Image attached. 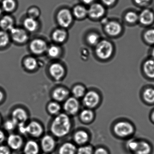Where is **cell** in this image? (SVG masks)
Here are the masks:
<instances>
[{
	"label": "cell",
	"mask_w": 154,
	"mask_h": 154,
	"mask_svg": "<svg viewBox=\"0 0 154 154\" xmlns=\"http://www.w3.org/2000/svg\"><path fill=\"white\" fill-rule=\"evenodd\" d=\"M71 128L70 118L66 114L61 113L57 116L52 122L51 131L56 137H62L69 133Z\"/></svg>",
	"instance_id": "6da1fadb"
},
{
	"label": "cell",
	"mask_w": 154,
	"mask_h": 154,
	"mask_svg": "<svg viewBox=\"0 0 154 154\" xmlns=\"http://www.w3.org/2000/svg\"><path fill=\"white\" fill-rule=\"evenodd\" d=\"M113 51L112 44L105 39L100 40L96 45L95 53L98 57L101 59H108L111 57Z\"/></svg>",
	"instance_id": "7a4b0ae2"
},
{
	"label": "cell",
	"mask_w": 154,
	"mask_h": 154,
	"mask_svg": "<svg viewBox=\"0 0 154 154\" xmlns=\"http://www.w3.org/2000/svg\"><path fill=\"white\" fill-rule=\"evenodd\" d=\"M133 126L128 122H121L115 124L114 127L115 133L119 137H126L133 133Z\"/></svg>",
	"instance_id": "3957f363"
},
{
	"label": "cell",
	"mask_w": 154,
	"mask_h": 154,
	"mask_svg": "<svg viewBox=\"0 0 154 154\" xmlns=\"http://www.w3.org/2000/svg\"><path fill=\"white\" fill-rule=\"evenodd\" d=\"M57 20L59 25L63 28L69 27L72 21V16L68 10L63 9L58 12Z\"/></svg>",
	"instance_id": "277c9868"
},
{
	"label": "cell",
	"mask_w": 154,
	"mask_h": 154,
	"mask_svg": "<svg viewBox=\"0 0 154 154\" xmlns=\"http://www.w3.org/2000/svg\"><path fill=\"white\" fill-rule=\"evenodd\" d=\"M104 26L105 32L111 36H118L122 30L121 25L117 21H109Z\"/></svg>",
	"instance_id": "5b68a950"
},
{
	"label": "cell",
	"mask_w": 154,
	"mask_h": 154,
	"mask_svg": "<svg viewBox=\"0 0 154 154\" xmlns=\"http://www.w3.org/2000/svg\"><path fill=\"white\" fill-rule=\"evenodd\" d=\"M100 101L99 94L94 91H90L85 95L83 102L85 105L89 108L95 107Z\"/></svg>",
	"instance_id": "8992f818"
},
{
	"label": "cell",
	"mask_w": 154,
	"mask_h": 154,
	"mask_svg": "<svg viewBox=\"0 0 154 154\" xmlns=\"http://www.w3.org/2000/svg\"><path fill=\"white\" fill-rule=\"evenodd\" d=\"M105 8L102 4L96 3L92 4L88 10V14L92 18L102 17L105 13Z\"/></svg>",
	"instance_id": "52a82bcc"
},
{
	"label": "cell",
	"mask_w": 154,
	"mask_h": 154,
	"mask_svg": "<svg viewBox=\"0 0 154 154\" xmlns=\"http://www.w3.org/2000/svg\"><path fill=\"white\" fill-rule=\"evenodd\" d=\"M79 109V103L74 97L68 98L64 104V109L67 113L71 115L75 114Z\"/></svg>",
	"instance_id": "ba28073f"
},
{
	"label": "cell",
	"mask_w": 154,
	"mask_h": 154,
	"mask_svg": "<svg viewBox=\"0 0 154 154\" xmlns=\"http://www.w3.org/2000/svg\"><path fill=\"white\" fill-rule=\"evenodd\" d=\"M139 21L144 26H149L154 21V13L150 10H143L139 15Z\"/></svg>",
	"instance_id": "9c48e42d"
},
{
	"label": "cell",
	"mask_w": 154,
	"mask_h": 154,
	"mask_svg": "<svg viewBox=\"0 0 154 154\" xmlns=\"http://www.w3.org/2000/svg\"><path fill=\"white\" fill-rule=\"evenodd\" d=\"M30 48L31 51L36 54L44 53L47 49L46 43L43 40L35 39L30 43Z\"/></svg>",
	"instance_id": "30bf717a"
},
{
	"label": "cell",
	"mask_w": 154,
	"mask_h": 154,
	"mask_svg": "<svg viewBox=\"0 0 154 154\" xmlns=\"http://www.w3.org/2000/svg\"><path fill=\"white\" fill-rule=\"evenodd\" d=\"M12 120L17 125L25 124L28 119V115L25 110L21 108L15 109L12 113Z\"/></svg>",
	"instance_id": "8fae6325"
},
{
	"label": "cell",
	"mask_w": 154,
	"mask_h": 154,
	"mask_svg": "<svg viewBox=\"0 0 154 154\" xmlns=\"http://www.w3.org/2000/svg\"><path fill=\"white\" fill-rule=\"evenodd\" d=\"M11 37L15 42L18 43H24L28 39V35L25 30L13 27L10 30Z\"/></svg>",
	"instance_id": "7c38bea8"
},
{
	"label": "cell",
	"mask_w": 154,
	"mask_h": 154,
	"mask_svg": "<svg viewBox=\"0 0 154 154\" xmlns=\"http://www.w3.org/2000/svg\"><path fill=\"white\" fill-rule=\"evenodd\" d=\"M26 133L33 137H37L41 136L43 133V128L41 125L36 122L33 121L26 126Z\"/></svg>",
	"instance_id": "4fadbf2b"
},
{
	"label": "cell",
	"mask_w": 154,
	"mask_h": 154,
	"mask_svg": "<svg viewBox=\"0 0 154 154\" xmlns=\"http://www.w3.org/2000/svg\"><path fill=\"white\" fill-rule=\"evenodd\" d=\"M49 72L54 79L59 80L64 75V68L62 65L55 63L51 65L49 67Z\"/></svg>",
	"instance_id": "5bb4252c"
},
{
	"label": "cell",
	"mask_w": 154,
	"mask_h": 154,
	"mask_svg": "<svg viewBox=\"0 0 154 154\" xmlns=\"http://www.w3.org/2000/svg\"><path fill=\"white\" fill-rule=\"evenodd\" d=\"M55 141L51 136L46 135L41 140V147L45 153H49L53 151L55 146Z\"/></svg>",
	"instance_id": "9a60e30c"
},
{
	"label": "cell",
	"mask_w": 154,
	"mask_h": 154,
	"mask_svg": "<svg viewBox=\"0 0 154 154\" xmlns=\"http://www.w3.org/2000/svg\"><path fill=\"white\" fill-rule=\"evenodd\" d=\"M8 144L10 148L17 150L22 146L23 139L19 135L11 134L8 137Z\"/></svg>",
	"instance_id": "2e32d148"
},
{
	"label": "cell",
	"mask_w": 154,
	"mask_h": 154,
	"mask_svg": "<svg viewBox=\"0 0 154 154\" xmlns=\"http://www.w3.org/2000/svg\"><path fill=\"white\" fill-rule=\"evenodd\" d=\"M69 95V92L63 87H58L54 90L52 94L53 99L57 101L61 102L65 100Z\"/></svg>",
	"instance_id": "e0dca14e"
},
{
	"label": "cell",
	"mask_w": 154,
	"mask_h": 154,
	"mask_svg": "<svg viewBox=\"0 0 154 154\" xmlns=\"http://www.w3.org/2000/svg\"><path fill=\"white\" fill-rule=\"evenodd\" d=\"M151 148L150 145L146 141H138L137 146L134 151L135 154H150Z\"/></svg>",
	"instance_id": "ac0fdd59"
},
{
	"label": "cell",
	"mask_w": 154,
	"mask_h": 154,
	"mask_svg": "<svg viewBox=\"0 0 154 154\" xmlns=\"http://www.w3.org/2000/svg\"><path fill=\"white\" fill-rule=\"evenodd\" d=\"M25 154H38L39 147L37 142L34 140H29L24 147Z\"/></svg>",
	"instance_id": "d6986e66"
},
{
	"label": "cell",
	"mask_w": 154,
	"mask_h": 154,
	"mask_svg": "<svg viewBox=\"0 0 154 154\" xmlns=\"http://www.w3.org/2000/svg\"><path fill=\"white\" fill-rule=\"evenodd\" d=\"M76 147L70 142L64 143L59 148V154H75L76 153Z\"/></svg>",
	"instance_id": "ffe728a7"
},
{
	"label": "cell",
	"mask_w": 154,
	"mask_h": 154,
	"mask_svg": "<svg viewBox=\"0 0 154 154\" xmlns=\"http://www.w3.org/2000/svg\"><path fill=\"white\" fill-rule=\"evenodd\" d=\"M74 139L77 144L83 145L88 141L89 136L84 131L80 130L75 132Z\"/></svg>",
	"instance_id": "44dd1931"
},
{
	"label": "cell",
	"mask_w": 154,
	"mask_h": 154,
	"mask_svg": "<svg viewBox=\"0 0 154 154\" xmlns=\"http://www.w3.org/2000/svg\"><path fill=\"white\" fill-rule=\"evenodd\" d=\"M143 69L148 77L154 78V60L149 59L144 63Z\"/></svg>",
	"instance_id": "7402d4cb"
},
{
	"label": "cell",
	"mask_w": 154,
	"mask_h": 154,
	"mask_svg": "<svg viewBox=\"0 0 154 154\" xmlns=\"http://www.w3.org/2000/svg\"><path fill=\"white\" fill-rule=\"evenodd\" d=\"M13 20L8 16H4L0 20V27L4 30H10L13 28Z\"/></svg>",
	"instance_id": "603a6c76"
},
{
	"label": "cell",
	"mask_w": 154,
	"mask_h": 154,
	"mask_svg": "<svg viewBox=\"0 0 154 154\" xmlns=\"http://www.w3.org/2000/svg\"><path fill=\"white\" fill-rule=\"evenodd\" d=\"M24 25L27 30L33 32L37 28L38 24L35 19L29 17L24 20Z\"/></svg>",
	"instance_id": "cb8c5ba5"
},
{
	"label": "cell",
	"mask_w": 154,
	"mask_h": 154,
	"mask_svg": "<svg viewBox=\"0 0 154 154\" xmlns=\"http://www.w3.org/2000/svg\"><path fill=\"white\" fill-rule=\"evenodd\" d=\"M53 38L57 43H63L66 38V33L62 29H57L53 34Z\"/></svg>",
	"instance_id": "d4e9b609"
},
{
	"label": "cell",
	"mask_w": 154,
	"mask_h": 154,
	"mask_svg": "<svg viewBox=\"0 0 154 154\" xmlns=\"http://www.w3.org/2000/svg\"><path fill=\"white\" fill-rule=\"evenodd\" d=\"M74 15L77 18H84L88 14V10L83 6H76L74 9Z\"/></svg>",
	"instance_id": "484cf974"
},
{
	"label": "cell",
	"mask_w": 154,
	"mask_h": 154,
	"mask_svg": "<svg viewBox=\"0 0 154 154\" xmlns=\"http://www.w3.org/2000/svg\"><path fill=\"white\" fill-rule=\"evenodd\" d=\"M93 112L90 109L84 110L80 114V118L84 122H90L93 119Z\"/></svg>",
	"instance_id": "4316f807"
},
{
	"label": "cell",
	"mask_w": 154,
	"mask_h": 154,
	"mask_svg": "<svg viewBox=\"0 0 154 154\" xmlns=\"http://www.w3.org/2000/svg\"><path fill=\"white\" fill-rule=\"evenodd\" d=\"M125 20L128 23L134 24L138 20L139 15L134 11H128L125 15Z\"/></svg>",
	"instance_id": "83f0119b"
},
{
	"label": "cell",
	"mask_w": 154,
	"mask_h": 154,
	"mask_svg": "<svg viewBox=\"0 0 154 154\" xmlns=\"http://www.w3.org/2000/svg\"><path fill=\"white\" fill-rule=\"evenodd\" d=\"M16 2L14 0H3L2 2V8L7 12L12 11L16 8Z\"/></svg>",
	"instance_id": "f1b7e54d"
},
{
	"label": "cell",
	"mask_w": 154,
	"mask_h": 154,
	"mask_svg": "<svg viewBox=\"0 0 154 154\" xmlns=\"http://www.w3.org/2000/svg\"><path fill=\"white\" fill-rule=\"evenodd\" d=\"M25 67L29 70H33L37 66V62L35 58L29 57L24 62Z\"/></svg>",
	"instance_id": "f546056e"
},
{
	"label": "cell",
	"mask_w": 154,
	"mask_h": 154,
	"mask_svg": "<svg viewBox=\"0 0 154 154\" xmlns=\"http://www.w3.org/2000/svg\"><path fill=\"white\" fill-rule=\"evenodd\" d=\"M87 40L90 45L95 46L100 41V36L95 33H92L89 34L87 36Z\"/></svg>",
	"instance_id": "4dcf8cb0"
},
{
	"label": "cell",
	"mask_w": 154,
	"mask_h": 154,
	"mask_svg": "<svg viewBox=\"0 0 154 154\" xmlns=\"http://www.w3.org/2000/svg\"><path fill=\"white\" fill-rule=\"evenodd\" d=\"M72 93L75 98H81L85 94V89L82 85H76L73 89Z\"/></svg>",
	"instance_id": "1f68e13d"
},
{
	"label": "cell",
	"mask_w": 154,
	"mask_h": 154,
	"mask_svg": "<svg viewBox=\"0 0 154 154\" xmlns=\"http://www.w3.org/2000/svg\"><path fill=\"white\" fill-rule=\"evenodd\" d=\"M144 38L148 44H154V28L146 30L144 33Z\"/></svg>",
	"instance_id": "d6a6232c"
},
{
	"label": "cell",
	"mask_w": 154,
	"mask_h": 154,
	"mask_svg": "<svg viewBox=\"0 0 154 154\" xmlns=\"http://www.w3.org/2000/svg\"><path fill=\"white\" fill-rule=\"evenodd\" d=\"M143 97L145 100L149 103L154 102V90L148 88L145 90L143 93Z\"/></svg>",
	"instance_id": "836d02e7"
},
{
	"label": "cell",
	"mask_w": 154,
	"mask_h": 154,
	"mask_svg": "<svg viewBox=\"0 0 154 154\" xmlns=\"http://www.w3.org/2000/svg\"><path fill=\"white\" fill-rule=\"evenodd\" d=\"M48 111L52 114H56L61 110L60 105L56 102H51L48 106Z\"/></svg>",
	"instance_id": "e575fe53"
},
{
	"label": "cell",
	"mask_w": 154,
	"mask_h": 154,
	"mask_svg": "<svg viewBox=\"0 0 154 154\" xmlns=\"http://www.w3.org/2000/svg\"><path fill=\"white\" fill-rule=\"evenodd\" d=\"M9 38L5 31H0V47H4L8 44Z\"/></svg>",
	"instance_id": "d590c367"
},
{
	"label": "cell",
	"mask_w": 154,
	"mask_h": 154,
	"mask_svg": "<svg viewBox=\"0 0 154 154\" xmlns=\"http://www.w3.org/2000/svg\"><path fill=\"white\" fill-rule=\"evenodd\" d=\"M93 153L92 147L89 146L81 147L76 151V154H93Z\"/></svg>",
	"instance_id": "8d00e7d4"
},
{
	"label": "cell",
	"mask_w": 154,
	"mask_h": 154,
	"mask_svg": "<svg viewBox=\"0 0 154 154\" xmlns=\"http://www.w3.org/2000/svg\"><path fill=\"white\" fill-rule=\"evenodd\" d=\"M60 49L58 47L56 46H52L50 47L48 50V55L50 57H57L60 54Z\"/></svg>",
	"instance_id": "74e56055"
},
{
	"label": "cell",
	"mask_w": 154,
	"mask_h": 154,
	"mask_svg": "<svg viewBox=\"0 0 154 154\" xmlns=\"http://www.w3.org/2000/svg\"><path fill=\"white\" fill-rule=\"evenodd\" d=\"M17 125V123L13 120H8L4 123V128L7 130L11 131L16 128Z\"/></svg>",
	"instance_id": "f35d334b"
},
{
	"label": "cell",
	"mask_w": 154,
	"mask_h": 154,
	"mask_svg": "<svg viewBox=\"0 0 154 154\" xmlns=\"http://www.w3.org/2000/svg\"><path fill=\"white\" fill-rule=\"evenodd\" d=\"M137 144L138 141H134V140L130 141L128 145V149H129L131 151L134 153V151H135L136 148H137Z\"/></svg>",
	"instance_id": "ab89813d"
},
{
	"label": "cell",
	"mask_w": 154,
	"mask_h": 154,
	"mask_svg": "<svg viewBox=\"0 0 154 154\" xmlns=\"http://www.w3.org/2000/svg\"><path fill=\"white\" fill-rule=\"evenodd\" d=\"M29 17L35 19L39 15V11L37 9L32 8L29 10Z\"/></svg>",
	"instance_id": "60d3db41"
},
{
	"label": "cell",
	"mask_w": 154,
	"mask_h": 154,
	"mask_svg": "<svg viewBox=\"0 0 154 154\" xmlns=\"http://www.w3.org/2000/svg\"><path fill=\"white\" fill-rule=\"evenodd\" d=\"M9 148L7 146L0 145V154H10Z\"/></svg>",
	"instance_id": "b9f144b4"
},
{
	"label": "cell",
	"mask_w": 154,
	"mask_h": 154,
	"mask_svg": "<svg viewBox=\"0 0 154 154\" xmlns=\"http://www.w3.org/2000/svg\"><path fill=\"white\" fill-rule=\"evenodd\" d=\"M136 4L140 6H144L148 4L151 0H134Z\"/></svg>",
	"instance_id": "7bdbcfd3"
},
{
	"label": "cell",
	"mask_w": 154,
	"mask_h": 154,
	"mask_svg": "<svg viewBox=\"0 0 154 154\" xmlns=\"http://www.w3.org/2000/svg\"><path fill=\"white\" fill-rule=\"evenodd\" d=\"M93 154H109V153L105 149L99 148L94 152Z\"/></svg>",
	"instance_id": "ee69618b"
},
{
	"label": "cell",
	"mask_w": 154,
	"mask_h": 154,
	"mask_svg": "<svg viewBox=\"0 0 154 154\" xmlns=\"http://www.w3.org/2000/svg\"><path fill=\"white\" fill-rule=\"evenodd\" d=\"M102 3L106 6H112L115 3L116 0H101Z\"/></svg>",
	"instance_id": "f6af8a7d"
},
{
	"label": "cell",
	"mask_w": 154,
	"mask_h": 154,
	"mask_svg": "<svg viewBox=\"0 0 154 154\" xmlns=\"http://www.w3.org/2000/svg\"><path fill=\"white\" fill-rule=\"evenodd\" d=\"M5 136L4 132L0 130V144L2 143L5 140Z\"/></svg>",
	"instance_id": "bcb514c9"
},
{
	"label": "cell",
	"mask_w": 154,
	"mask_h": 154,
	"mask_svg": "<svg viewBox=\"0 0 154 154\" xmlns=\"http://www.w3.org/2000/svg\"><path fill=\"white\" fill-rule=\"evenodd\" d=\"M109 21V20H108L107 18L104 17L102 19V20L101 23L103 26H104V25H106V24L108 23V22Z\"/></svg>",
	"instance_id": "7dc6e473"
},
{
	"label": "cell",
	"mask_w": 154,
	"mask_h": 154,
	"mask_svg": "<svg viewBox=\"0 0 154 154\" xmlns=\"http://www.w3.org/2000/svg\"><path fill=\"white\" fill-rule=\"evenodd\" d=\"M82 1L86 4H90L92 3L94 0H82Z\"/></svg>",
	"instance_id": "c3c4849f"
},
{
	"label": "cell",
	"mask_w": 154,
	"mask_h": 154,
	"mask_svg": "<svg viewBox=\"0 0 154 154\" xmlns=\"http://www.w3.org/2000/svg\"><path fill=\"white\" fill-rule=\"evenodd\" d=\"M3 96H4V95H3L2 92L0 91V102L3 100Z\"/></svg>",
	"instance_id": "681fc988"
},
{
	"label": "cell",
	"mask_w": 154,
	"mask_h": 154,
	"mask_svg": "<svg viewBox=\"0 0 154 154\" xmlns=\"http://www.w3.org/2000/svg\"><path fill=\"white\" fill-rule=\"evenodd\" d=\"M151 55H152V56L153 57V58H154V48L152 49V52H151Z\"/></svg>",
	"instance_id": "f907efd6"
},
{
	"label": "cell",
	"mask_w": 154,
	"mask_h": 154,
	"mask_svg": "<svg viewBox=\"0 0 154 154\" xmlns=\"http://www.w3.org/2000/svg\"><path fill=\"white\" fill-rule=\"evenodd\" d=\"M152 119H153V120L154 121V112H153V113H152Z\"/></svg>",
	"instance_id": "816d5d0a"
},
{
	"label": "cell",
	"mask_w": 154,
	"mask_h": 154,
	"mask_svg": "<svg viewBox=\"0 0 154 154\" xmlns=\"http://www.w3.org/2000/svg\"><path fill=\"white\" fill-rule=\"evenodd\" d=\"M1 12H2L1 9V8H0V15H1Z\"/></svg>",
	"instance_id": "f5cc1de1"
},
{
	"label": "cell",
	"mask_w": 154,
	"mask_h": 154,
	"mask_svg": "<svg viewBox=\"0 0 154 154\" xmlns=\"http://www.w3.org/2000/svg\"><path fill=\"white\" fill-rule=\"evenodd\" d=\"M47 154V153H43V154Z\"/></svg>",
	"instance_id": "db71d44e"
},
{
	"label": "cell",
	"mask_w": 154,
	"mask_h": 154,
	"mask_svg": "<svg viewBox=\"0 0 154 154\" xmlns=\"http://www.w3.org/2000/svg\"><path fill=\"white\" fill-rule=\"evenodd\" d=\"M0 123H1V118H0Z\"/></svg>",
	"instance_id": "11a10c76"
}]
</instances>
